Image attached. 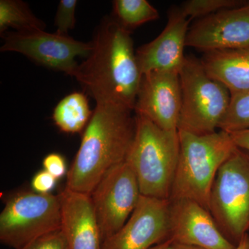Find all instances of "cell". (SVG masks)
<instances>
[{"label":"cell","mask_w":249,"mask_h":249,"mask_svg":"<svg viewBox=\"0 0 249 249\" xmlns=\"http://www.w3.org/2000/svg\"><path fill=\"white\" fill-rule=\"evenodd\" d=\"M88 58L73 77L96 103L121 105L134 111L142 75L131 32L113 17L103 19Z\"/></svg>","instance_id":"obj_1"},{"label":"cell","mask_w":249,"mask_h":249,"mask_svg":"<svg viewBox=\"0 0 249 249\" xmlns=\"http://www.w3.org/2000/svg\"><path fill=\"white\" fill-rule=\"evenodd\" d=\"M132 111L121 105L96 103L68 170L66 188L90 194L111 168L125 160L135 134Z\"/></svg>","instance_id":"obj_2"},{"label":"cell","mask_w":249,"mask_h":249,"mask_svg":"<svg viewBox=\"0 0 249 249\" xmlns=\"http://www.w3.org/2000/svg\"><path fill=\"white\" fill-rule=\"evenodd\" d=\"M178 132L179 154L169 200L189 199L209 211L218 170L237 147L230 134L220 129L205 135Z\"/></svg>","instance_id":"obj_3"},{"label":"cell","mask_w":249,"mask_h":249,"mask_svg":"<svg viewBox=\"0 0 249 249\" xmlns=\"http://www.w3.org/2000/svg\"><path fill=\"white\" fill-rule=\"evenodd\" d=\"M135 115V134L125 161L135 174L142 196L169 200L179 154L178 132L163 130Z\"/></svg>","instance_id":"obj_4"},{"label":"cell","mask_w":249,"mask_h":249,"mask_svg":"<svg viewBox=\"0 0 249 249\" xmlns=\"http://www.w3.org/2000/svg\"><path fill=\"white\" fill-rule=\"evenodd\" d=\"M181 106L178 131L205 135L219 130L229 104L230 91L208 74L201 60L186 56L179 71Z\"/></svg>","instance_id":"obj_5"},{"label":"cell","mask_w":249,"mask_h":249,"mask_svg":"<svg viewBox=\"0 0 249 249\" xmlns=\"http://www.w3.org/2000/svg\"><path fill=\"white\" fill-rule=\"evenodd\" d=\"M209 211L235 245L249 231V156L239 148L221 165L210 196Z\"/></svg>","instance_id":"obj_6"},{"label":"cell","mask_w":249,"mask_h":249,"mask_svg":"<svg viewBox=\"0 0 249 249\" xmlns=\"http://www.w3.org/2000/svg\"><path fill=\"white\" fill-rule=\"evenodd\" d=\"M60 229V199L52 193L19 192L8 198L0 214V241L15 249Z\"/></svg>","instance_id":"obj_7"},{"label":"cell","mask_w":249,"mask_h":249,"mask_svg":"<svg viewBox=\"0 0 249 249\" xmlns=\"http://www.w3.org/2000/svg\"><path fill=\"white\" fill-rule=\"evenodd\" d=\"M89 195L103 243L124 227L142 196L135 174L125 160L111 168Z\"/></svg>","instance_id":"obj_8"},{"label":"cell","mask_w":249,"mask_h":249,"mask_svg":"<svg viewBox=\"0 0 249 249\" xmlns=\"http://www.w3.org/2000/svg\"><path fill=\"white\" fill-rule=\"evenodd\" d=\"M1 52L22 54L41 66L73 76L78 66L76 58H87L91 42H83L69 36L50 34L45 30L6 33Z\"/></svg>","instance_id":"obj_9"},{"label":"cell","mask_w":249,"mask_h":249,"mask_svg":"<svg viewBox=\"0 0 249 249\" xmlns=\"http://www.w3.org/2000/svg\"><path fill=\"white\" fill-rule=\"evenodd\" d=\"M170 201L142 196L128 220L103 249H150L168 240Z\"/></svg>","instance_id":"obj_10"},{"label":"cell","mask_w":249,"mask_h":249,"mask_svg":"<svg viewBox=\"0 0 249 249\" xmlns=\"http://www.w3.org/2000/svg\"><path fill=\"white\" fill-rule=\"evenodd\" d=\"M181 106L179 73L156 71L142 75L134 111L160 129L178 132Z\"/></svg>","instance_id":"obj_11"},{"label":"cell","mask_w":249,"mask_h":249,"mask_svg":"<svg viewBox=\"0 0 249 249\" xmlns=\"http://www.w3.org/2000/svg\"><path fill=\"white\" fill-rule=\"evenodd\" d=\"M186 47L204 53L249 47V6L198 19L190 27Z\"/></svg>","instance_id":"obj_12"},{"label":"cell","mask_w":249,"mask_h":249,"mask_svg":"<svg viewBox=\"0 0 249 249\" xmlns=\"http://www.w3.org/2000/svg\"><path fill=\"white\" fill-rule=\"evenodd\" d=\"M169 227L168 240L173 243L203 249H235L211 213L196 201H170Z\"/></svg>","instance_id":"obj_13"},{"label":"cell","mask_w":249,"mask_h":249,"mask_svg":"<svg viewBox=\"0 0 249 249\" xmlns=\"http://www.w3.org/2000/svg\"><path fill=\"white\" fill-rule=\"evenodd\" d=\"M191 20L179 8L170 9L163 31L155 40L136 51L142 75L156 71L179 73L186 59L184 48Z\"/></svg>","instance_id":"obj_14"},{"label":"cell","mask_w":249,"mask_h":249,"mask_svg":"<svg viewBox=\"0 0 249 249\" xmlns=\"http://www.w3.org/2000/svg\"><path fill=\"white\" fill-rule=\"evenodd\" d=\"M61 231L68 249H103V240L89 194L65 187L58 195Z\"/></svg>","instance_id":"obj_15"},{"label":"cell","mask_w":249,"mask_h":249,"mask_svg":"<svg viewBox=\"0 0 249 249\" xmlns=\"http://www.w3.org/2000/svg\"><path fill=\"white\" fill-rule=\"evenodd\" d=\"M201 61L208 74L225 85L231 94L249 89V47L206 52Z\"/></svg>","instance_id":"obj_16"},{"label":"cell","mask_w":249,"mask_h":249,"mask_svg":"<svg viewBox=\"0 0 249 249\" xmlns=\"http://www.w3.org/2000/svg\"><path fill=\"white\" fill-rule=\"evenodd\" d=\"M92 114L85 93L75 91L62 98L57 104L54 108L53 120L62 132L79 133L86 128Z\"/></svg>","instance_id":"obj_17"},{"label":"cell","mask_w":249,"mask_h":249,"mask_svg":"<svg viewBox=\"0 0 249 249\" xmlns=\"http://www.w3.org/2000/svg\"><path fill=\"white\" fill-rule=\"evenodd\" d=\"M9 28L18 32L45 30V23L36 17L29 6L20 0L0 1V32L1 35Z\"/></svg>","instance_id":"obj_18"},{"label":"cell","mask_w":249,"mask_h":249,"mask_svg":"<svg viewBox=\"0 0 249 249\" xmlns=\"http://www.w3.org/2000/svg\"><path fill=\"white\" fill-rule=\"evenodd\" d=\"M113 14L116 22L130 32L160 18L159 11L146 0H115Z\"/></svg>","instance_id":"obj_19"},{"label":"cell","mask_w":249,"mask_h":249,"mask_svg":"<svg viewBox=\"0 0 249 249\" xmlns=\"http://www.w3.org/2000/svg\"><path fill=\"white\" fill-rule=\"evenodd\" d=\"M219 129L228 133L249 129V89L232 93Z\"/></svg>","instance_id":"obj_20"},{"label":"cell","mask_w":249,"mask_h":249,"mask_svg":"<svg viewBox=\"0 0 249 249\" xmlns=\"http://www.w3.org/2000/svg\"><path fill=\"white\" fill-rule=\"evenodd\" d=\"M249 6V0H189L179 9L191 19H200L224 10Z\"/></svg>","instance_id":"obj_21"},{"label":"cell","mask_w":249,"mask_h":249,"mask_svg":"<svg viewBox=\"0 0 249 249\" xmlns=\"http://www.w3.org/2000/svg\"><path fill=\"white\" fill-rule=\"evenodd\" d=\"M76 0H61L59 3L55 18L56 34L68 36L76 24Z\"/></svg>","instance_id":"obj_22"},{"label":"cell","mask_w":249,"mask_h":249,"mask_svg":"<svg viewBox=\"0 0 249 249\" xmlns=\"http://www.w3.org/2000/svg\"><path fill=\"white\" fill-rule=\"evenodd\" d=\"M21 249H68L61 229L39 237Z\"/></svg>","instance_id":"obj_23"},{"label":"cell","mask_w":249,"mask_h":249,"mask_svg":"<svg viewBox=\"0 0 249 249\" xmlns=\"http://www.w3.org/2000/svg\"><path fill=\"white\" fill-rule=\"evenodd\" d=\"M42 164L44 170L58 180L68 173L66 160L60 154L54 152L49 154L44 159Z\"/></svg>","instance_id":"obj_24"},{"label":"cell","mask_w":249,"mask_h":249,"mask_svg":"<svg viewBox=\"0 0 249 249\" xmlns=\"http://www.w3.org/2000/svg\"><path fill=\"white\" fill-rule=\"evenodd\" d=\"M58 179L50 173L42 170L34 175L31 181L33 191L40 194H51L53 191Z\"/></svg>","instance_id":"obj_25"},{"label":"cell","mask_w":249,"mask_h":249,"mask_svg":"<svg viewBox=\"0 0 249 249\" xmlns=\"http://www.w3.org/2000/svg\"><path fill=\"white\" fill-rule=\"evenodd\" d=\"M229 134L235 146L249 156V129Z\"/></svg>","instance_id":"obj_26"},{"label":"cell","mask_w":249,"mask_h":249,"mask_svg":"<svg viewBox=\"0 0 249 249\" xmlns=\"http://www.w3.org/2000/svg\"><path fill=\"white\" fill-rule=\"evenodd\" d=\"M235 249H249V235L246 234L236 245Z\"/></svg>","instance_id":"obj_27"},{"label":"cell","mask_w":249,"mask_h":249,"mask_svg":"<svg viewBox=\"0 0 249 249\" xmlns=\"http://www.w3.org/2000/svg\"><path fill=\"white\" fill-rule=\"evenodd\" d=\"M150 249H174V244L171 240H168L159 244Z\"/></svg>","instance_id":"obj_28"},{"label":"cell","mask_w":249,"mask_h":249,"mask_svg":"<svg viewBox=\"0 0 249 249\" xmlns=\"http://www.w3.org/2000/svg\"><path fill=\"white\" fill-rule=\"evenodd\" d=\"M174 244V249H203L199 247H194V246H189L185 245H180V244Z\"/></svg>","instance_id":"obj_29"}]
</instances>
